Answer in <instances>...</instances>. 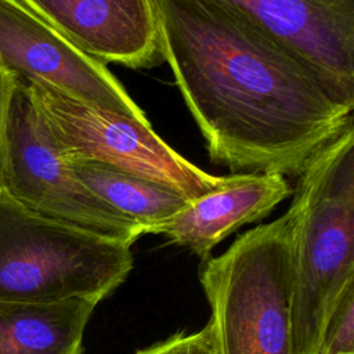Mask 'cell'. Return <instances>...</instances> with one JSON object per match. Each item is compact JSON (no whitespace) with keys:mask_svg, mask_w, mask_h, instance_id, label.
I'll list each match as a JSON object with an SVG mask.
<instances>
[{"mask_svg":"<svg viewBox=\"0 0 354 354\" xmlns=\"http://www.w3.org/2000/svg\"><path fill=\"white\" fill-rule=\"evenodd\" d=\"M152 3L162 59L214 165L297 177L354 124V105L243 11L221 0Z\"/></svg>","mask_w":354,"mask_h":354,"instance_id":"obj_1","label":"cell"},{"mask_svg":"<svg viewBox=\"0 0 354 354\" xmlns=\"http://www.w3.org/2000/svg\"><path fill=\"white\" fill-rule=\"evenodd\" d=\"M292 195L295 353L317 354L335 301L354 282V124L308 160Z\"/></svg>","mask_w":354,"mask_h":354,"instance_id":"obj_2","label":"cell"},{"mask_svg":"<svg viewBox=\"0 0 354 354\" xmlns=\"http://www.w3.org/2000/svg\"><path fill=\"white\" fill-rule=\"evenodd\" d=\"M216 354H296L288 217L239 235L199 266Z\"/></svg>","mask_w":354,"mask_h":354,"instance_id":"obj_3","label":"cell"},{"mask_svg":"<svg viewBox=\"0 0 354 354\" xmlns=\"http://www.w3.org/2000/svg\"><path fill=\"white\" fill-rule=\"evenodd\" d=\"M134 266L131 246L40 216L0 189V301H102Z\"/></svg>","mask_w":354,"mask_h":354,"instance_id":"obj_4","label":"cell"},{"mask_svg":"<svg viewBox=\"0 0 354 354\" xmlns=\"http://www.w3.org/2000/svg\"><path fill=\"white\" fill-rule=\"evenodd\" d=\"M25 87L66 162H98L171 187L191 201L223 187L231 177L199 169L151 124L86 105L46 86Z\"/></svg>","mask_w":354,"mask_h":354,"instance_id":"obj_5","label":"cell"},{"mask_svg":"<svg viewBox=\"0 0 354 354\" xmlns=\"http://www.w3.org/2000/svg\"><path fill=\"white\" fill-rule=\"evenodd\" d=\"M3 191L40 216L118 239L130 246L144 235L134 221L87 189L75 177L26 87L21 83L11 104Z\"/></svg>","mask_w":354,"mask_h":354,"instance_id":"obj_6","label":"cell"},{"mask_svg":"<svg viewBox=\"0 0 354 354\" xmlns=\"http://www.w3.org/2000/svg\"><path fill=\"white\" fill-rule=\"evenodd\" d=\"M0 64L25 86L151 124L105 64L90 57L21 0H0Z\"/></svg>","mask_w":354,"mask_h":354,"instance_id":"obj_7","label":"cell"},{"mask_svg":"<svg viewBox=\"0 0 354 354\" xmlns=\"http://www.w3.org/2000/svg\"><path fill=\"white\" fill-rule=\"evenodd\" d=\"M292 48L354 105V0H221Z\"/></svg>","mask_w":354,"mask_h":354,"instance_id":"obj_8","label":"cell"},{"mask_svg":"<svg viewBox=\"0 0 354 354\" xmlns=\"http://www.w3.org/2000/svg\"><path fill=\"white\" fill-rule=\"evenodd\" d=\"M102 64L131 69L162 59L152 0H21Z\"/></svg>","mask_w":354,"mask_h":354,"instance_id":"obj_9","label":"cell"},{"mask_svg":"<svg viewBox=\"0 0 354 354\" xmlns=\"http://www.w3.org/2000/svg\"><path fill=\"white\" fill-rule=\"evenodd\" d=\"M292 191L278 173H232L227 184L189 201L152 234L165 235L203 260L234 231L267 217Z\"/></svg>","mask_w":354,"mask_h":354,"instance_id":"obj_10","label":"cell"},{"mask_svg":"<svg viewBox=\"0 0 354 354\" xmlns=\"http://www.w3.org/2000/svg\"><path fill=\"white\" fill-rule=\"evenodd\" d=\"M97 303L0 301V354H83V336Z\"/></svg>","mask_w":354,"mask_h":354,"instance_id":"obj_11","label":"cell"},{"mask_svg":"<svg viewBox=\"0 0 354 354\" xmlns=\"http://www.w3.org/2000/svg\"><path fill=\"white\" fill-rule=\"evenodd\" d=\"M66 163L87 189L134 221L144 234H152L191 201L171 187L98 162Z\"/></svg>","mask_w":354,"mask_h":354,"instance_id":"obj_12","label":"cell"},{"mask_svg":"<svg viewBox=\"0 0 354 354\" xmlns=\"http://www.w3.org/2000/svg\"><path fill=\"white\" fill-rule=\"evenodd\" d=\"M317 354H354V282L335 301L322 329Z\"/></svg>","mask_w":354,"mask_h":354,"instance_id":"obj_13","label":"cell"},{"mask_svg":"<svg viewBox=\"0 0 354 354\" xmlns=\"http://www.w3.org/2000/svg\"><path fill=\"white\" fill-rule=\"evenodd\" d=\"M136 354H216L214 329L210 322L195 332H178L166 340L137 350Z\"/></svg>","mask_w":354,"mask_h":354,"instance_id":"obj_14","label":"cell"},{"mask_svg":"<svg viewBox=\"0 0 354 354\" xmlns=\"http://www.w3.org/2000/svg\"><path fill=\"white\" fill-rule=\"evenodd\" d=\"M17 87L18 82L15 76L0 64V189H3L7 170L10 112Z\"/></svg>","mask_w":354,"mask_h":354,"instance_id":"obj_15","label":"cell"}]
</instances>
